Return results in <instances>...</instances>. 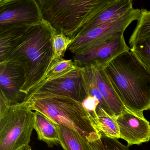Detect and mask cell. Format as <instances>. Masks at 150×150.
Returning <instances> with one entry per match:
<instances>
[{
  "label": "cell",
  "mask_w": 150,
  "mask_h": 150,
  "mask_svg": "<svg viewBox=\"0 0 150 150\" xmlns=\"http://www.w3.org/2000/svg\"><path fill=\"white\" fill-rule=\"evenodd\" d=\"M31 24L0 27V62L5 58L16 38Z\"/></svg>",
  "instance_id": "obj_17"
},
{
  "label": "cell",
  "mask_w": 150,
  "mask_h": 150,
  "mask_svg": "<svg viewBox=\"0 0 150 150\" xmlns=\"http://www.w3.org/2000/svg\"><path fill=\"white\" fill-rule=\"evenodd\" d=\"M117 139L100 132V138L89 144L93 150H129L128 146L121 144Z\"/></svg>",
  "instance_id": "obj_21"
},
{
  "label": "cell",
  "mask_w": 150,
  "mask_h": 150,
  "mask_svg": "<svg viewBox=\"0 0 150 150\" xmlns=\"http://www.w3.org/2000/svg\"><path fill=\"white\" fill-rule=\"evenodd\" d=\"M34 129L38 139L45 142L48 146L52 147L60 144L57 124L39 111L34 112Z\"/></svg>",
  "instance_id": "obj_14"
},
{
  "label": "cell",
  "mask_w": 150,
  "mask_h": 150,
  "mask_svg": "<svg viewBox=\"0 0 150 150\" xmlns=\"http://www.w3.org/2000/svg\"><path fill=\"white\" fill-rule=\"evenodd\" d=\"M22 103L58 125L74 130L90 143L100 138V132L81 103L68 97L47 96L29 97Z\"/></svg>",
  "instance_id": "obj_4"
},
{
  "label": "cell",
  "mask_w": 150,
  "mask_h": 150,
  "mask_svg": "<svg viewBox=\"0 0 150 150\" xmlns=\"http://www.w3.org/2000/svg\"><path fill=\"white\" fill-rule=\"evenodd\" d=\"M80 67L82 78L87 91L88 96H91L97 99L100 103L99 106L102 108L108 114L113 116L97 87L94 66L87 65Z\"/></svg>",
  "instance_id": "obj_16"
},
{
  "label": "cell",
  "mask_w": 150,
  "mask_h": 150,
  "mask_svg": "<svg viewBox=\"0 0 150 150\" xmlns=\"http://www.w3.org/2000/svg\"><path fill=\"white\" fill-rule=\"evenodd\" d=\"M21 150H32L31 149V147L29 145L28 146H25V147H23L22 149H21Z\"/></svg>",
  "instance_id": "obj_25"
},
{
  "label": "cell",
  "mask_w": 150,
  "mask_h": 150,
  "mask_svg": "<svg viewBox=\"0 0 150 150\" xmlns=\"http://www.w3.org/2000/svg\"><path fill=\"white\" fill-rule=\"evenodd\" d=\"M47 96L68 97L82 103L88 93L80 67L45 82L30 93L24 101L30 97Z\"/></svg>",
  "instance_id": "obj_7"
},
{
  "label": "cell",
  "mask_w": 150,
  "mask_h": 150,
  "mask_svg": "<svg viewBox=\"0 0 150 150\" xmlns=\"http://www.w3.org/2000/svg\"><path fill=\"white\" fill-rule=\"evenodd\" d=\"M34 123V112L22 103L0 112V150H21L29 145Z\"/></svg>",
  "instance_id": "obj_5"
},
{
  "label": "cell",
  "mask_w": 150,
  "mask_h": 150,
  "mask_svg": "<svg viewBox=\"0 0 150 150\" xmlns=\"http://www.w3.org/2000/svg\"><path fill=\"white\" fill-rule=\"evenodd\" d=\"M77 67L71 59H65L63 58L52 59V62L44 77L34 90L45 82L71 71Z\"/></svg>",
  "instance_id": "obj_18"
},
{
  "label": "cell",
  "mask_w": 150,
  "mask_h": 150,
  "mask_svg": "<svg viewBox=\"0 0 150 150\" xmlns=\"http://www.w3.org/2000/svg\"><path fill=\"white\" fill-rule=\"evenodd\" d=\"M94 66L98 89L113 116L117 117L127 109L117 94L104 72L103 67Z\"/></svg>",
  "instance_id": "obj_13"
},
{
  "label": "cell",
  "mask_w": 150,
  "mask_h": 150,
  "mask_svg": "<svg viewBox=\"0 0 150 150\" xmlns=\"http://www.w3.org/2000/svg\"><path fill=\"white\" fill-rule=\"evenodd\" d=\"M72 41V39L67 37L63 33L56 32L53 35L52 38V59L63 58L66 51L68 50Z\"/></svg>",
  "instance_id": "obj_23"
},
{
  "label": "cell",
  "mask_w": 150,
  "mask_h": 150,
  "mask_svg": "<svg viewBox=\"0 0 150 150\" xmlns=\"http://www.w3.org/2000/svg\"><path fill=\"white\" fill-rule=\"evenodd\" d=\"M131 47L136 57L150 71V38L138 40Z\"/></svg>",
  "instance_id": "obj_22"
},
{
  "label": "cell",
  "mask_w": 150,
  "mask_h": 150,
  "mask_svg": "<svg viewBox=\"0 0 150 150\" xmlns=\"http://www.w3.org/2000/svg\"><path fill=\"white\" fill-rule=\"evenodd\" d=\"M42 20L72 39L114 0H37Z\"/></svg>",
  "instance_id": "obj_3"
},
{
  "label": "cell",
  "mask_w": 150,
  "mask_h": 150,
  "mask_svg": "<svg viewBox=\"0 0 150 150\" xmlns=\"http://www.w3.org/2000/svg\"><path fill=\"white\" fill-rule=\"evenodd\" d=\"M137 21L129 40L131 46L138 40L150 38V10H141V15Z\"/></svg>",
  "instance_id": "obj_20"
},
{
  "label": "cell",
  "mask_w": 150,
  "mask_h": 150,
  "mask_svg": "<svg viewBox=\"0 0 150 150\" xmlns=\"http://www.w3.org/2000/svg\"><path fill=\"white\" fill-rule=\"evenodd\" d=\"M124 33H118L89 50L74 56V64L79 67L106 65L117 56L130 50L125 42Z\"/></svg>",
  "instance_id": "obj_9"
},
{
  "label": "cell",
  "mask_w": 150,
  "mask_h": 150,
  "mask_svg": "<svg viewBox=\"0 0 150 150\" xmlns=\"http://www.w3.org/2000/svg\"><path fill=\"white\" fill-rule=\"evenodd\" d=\"M37 0H0V27L42 21Z\"/></svg>",
  "instance_id": "obj_8"
},
{
  "label": "cell",
  "mask_w": 150,
  "mask_h": 150,
  "mask_svg": "<svg viewBox=\"0 0 150 150\" xmlns=\"http://www.w3.org/2000/svg\"><path fill=\"white\" fill-rule=\"evenodd\" d=\"M120 138L128 143V146L139 145L150 140V122L144 115H138L126 109L116 117Z\"/></svg>",
  "instance_id": "obj_10"
},
{
  "label": "cell",
  "mask_w": 150,
  "mask_h": 150,
  "mask_svg": "<svg viewBox=\"0 0 150 150\" xmlns=\"http://www.w3.org/2000/svg\"><path fill=\"white\" fill-rule=\"evenodd\" d=\"M56 32L43 20L29 25L0 62L15 65L23 70L25 83L21 92L26 97L41 81L52 62V38Z\"/></svg>",
  "instance_id": "obj_1"
},
{
  "label": "cell",
  "mask_w": 150,
  "mask_h": 150,
  "mask_svg": "<svg viewBox=\"0 0 150 150\" xmlns=\"http://www.w3.org/2000/svg\"><path fill=\"white\" fill-rule=\"evenodd\" d=\"M82 104L93 117L94 121L98 128V116L96 113V109L100 104L99 101L95 97L88 95L83 101Z\"/></svg>",
  "instance_id": "obj_24"
},
{
  "label": "cell",
  "mask_w": 150,
  "mask_h": 150,
  "mask_svg": "<svg viewBox=\"0 0 150 150\" xmlns=\"http://www.w3.org/2000/svg\"><path fill=\"white\" fill-rule=\"evenodd\" d=\"M24 71L15 65L0 63V91L12 104L22 103L26 95L21 92L25 83Z\"/></svg>",
  "instance_id": "obj_11"
},
{
  "label": "cell",
  "mask_w": 150,
  "mask_h": 150,
  "mask_svg": "<svg viewBox=\"0 0 150 150\" xmlns=\"http://www.w3.org/2000/svg\"><path fill=\"white\" fill-rule=\"evenodd\" d=\"M128 110L138 115L150 110V71L129 50L103 67Z\"/></svg>",
  "instance_id": "obj_2"
},
{
  "label": "cell",
  "mask_w": 150,
  "mask_h": 150,
  "mask_svg": "<svg viewBox=\"0 0 150 150\" xmlns=\"http://www.w3.org/2000/svg\"><path fill=\"white\" fill-rule=\"evenodd\" d=\"M60 145L65 150H93L87 139L74 130L58 125Z\"/></svg>",
  "instance_id": "obj_15"
},
{
  "label": "cell",
  "mask_w": 150,
  "mask_h": 150,
  "mask_svg": "<svg viewBox=\"0 0 150 150\" xmlns=\"http://www.w3.org/2000/svg\"><path fill=\"white\" fill-rule=\"evenodd\" d=\"M133 8V4L131 0H114L98 16L87 24L77 37L95 28L113 22L124 16Z\"/></svg>",
  "instance_id": "obj_12"
},
{
  "label": "cell",
  "mask_w": 150,
  "mask_h": 150,
  "mask_svg": "<svg viewBox=\"0 0 150 150\" xmlns=\"http://www.w3.org/2000/svg\"><path fill=\"white\" fill-rule=\"evenodd\" d=\"M141 10L132 9L126 15L111 23L95 28L80 35L73 40L68 50L74 56L81 54L102 43L121 32H125L130 24L138 21Z\"/></svg>",
  "instance_id": "obj_6"
},
{
  "label": "cell",
  "mask_w": 150,
  "mask_h": 150,
  "mask_svg": "<svg viewBox=\"0 0 150 150\" xmlns=\"http://www.w3.org/2000/svg\"><path fill=\"white\" fill-rule=\"evenodd\" d=\"M98 116V129L100 132L111 137L120 138V132L116 117L110 115L98 106L96 109Z\"/></svg>",
  "instance_id": "obj_19"
}]
</instances>
